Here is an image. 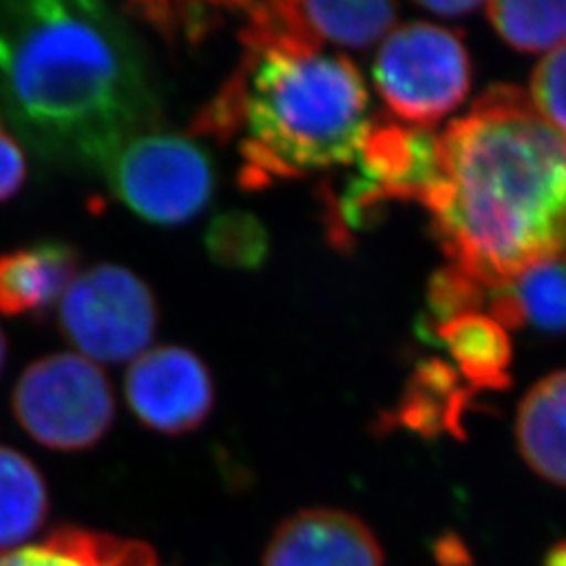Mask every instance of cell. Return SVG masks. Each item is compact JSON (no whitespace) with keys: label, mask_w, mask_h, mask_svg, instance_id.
<instances>
[{"label":"cell","mask_w":566,"mask_h":566,"mask_svg":"<svg viewBox=\"0 0 566 566\" xmlns=\"http://www.w3.org/2000/svg\"><path fill=\"white\" fill-rule=\"evenodd\" d=\"M0 112L42 160L102 168L156 128L160 99L142 42L102 2H0Z\"/></svg>","instance_id":"1"},{"label":"cell","mask_w":566,"mask_h":566,"mask_svg":"<svg viewBox=\"0 0 566 566\" xmlns=\"http://www.w3.org/2000/svg\"><path fill=\"white\" fill-rule=\"evenodd\" d=\"M422 206L449 264L497 290L566 259V139L516 86L497 84L437 143Z\"/></svg>","instance_id":"2"},{"label":"cell","mask_w":566,"mask_h":566,"mask_svg":"<svg viewBox=\"0 0 566 566\" xmlns=\"http://www.w3.org/2000/svg\"><path fill=\"white\" fill-rule=\"evenodd\" d=\"M369 124L364 78L350 61L282 51L248 53L193 122L219 139L243 130L240 179L250 189L353 163Z\"/></svg>","instance_id":"3"},{"label":"cell","mask_w":566,"mask_h":566,"mask_svg":"<svg viewBox=\"0 0 566 566\" xmlns=\"http://www.w3.org/2000/svg\"><path fill=\"white\" fill-rule=\"evenodd\" d=\"M21 428L55 451L97 446L116 418V397L99 365L76 353H55L28 365L13 388Z\"/></svg>","instance_id":"4"},{"label":"cell","mask_w":566,"mask_h":566,"mask_svg":"<svg viewBox=\"0 0 566 566\" xmlns=\"http://www.w3.org/2000/svg\"><path fill=\"white\" fill-rule=\"evenodd\" d=\"M102 172L118 202L143 221L163 227L196 219L214 189L212 164L202 147L156 128L122 143Z\"/></svg>","instance_id":"5"},{"label":"cell","mask_w":566,"mask_h":566,"mask_svg":"<svg viewBox=\"0 0 566 566\" xmlns=\"http://www.w3.org/2000/svg\"><path fill=\"white\" fill-rule=\"evenodd\" d=\"M160 319L154 292L120 264H95L78 273L57 304L67 343L95 364L142 357Z\"/></svg>","instance_id":"6"},{"label":"cell","mask_w":566,"mask_h":566,"mask_svg":"<svg viewBox=\"0 0 566 566\" xmlns=\"http://www.w3.org/2000/svg\"><path fill=\"white\" fill-rule=\"evenodd\" d=\"M374 81L399 120L428 128L464 102L472 81L460 39L432 23H409L386 39Z\"/></svg>","instance_id":"7"},{"label":"cell","mask_w":566,"mask_h":566,"mask_svg":"<svg viewBox=\"0 0 566 566\" xmlns=\"http://www.w3.org/2000/svg\"><path fill=\"white\" fill-rule=\"evenodd\" d=\"M437 143L430 128L371 122L357 154L359 175L340 198L336 227H359L386 202H422L439 170Z\"/></svg>","instance_id":"8"},{"label":"cell","mask_w":566,"mask_h":566,"mask_svg":"<svg viewBox=\"0 0 566 566\" xmlns=\"http://www.w3.org/2000/svg\"><path fill=\"white\" fill-rule=\"evenodd\" d=\"M124 397L143 426L177 437L206 422L214 405V382L189 348L158 346L128 367Z\"/></svg>","instance_id":"9"},{"label":"cell","mask_w":566,"mask_h":566,"mask_svg":"<svg viewBox=\"0 0 566 566\" xmlns=\"http://www.w3.org/2000/svg\"><path fill=\"white\" fill-rule=\"evenodd\" d=\"M263 566H385V554L355 514L308 507L273 531Z\"/></svg>","instance_id":"10"},{"label":"cell","mask_w":566,"mask_h":566,"mask_svg":"<svg viewBox=\"0 0 566 566\" xmlns=\"http://www.w3.org/2000/svg\"><path fill=\"white\" fill-rule=\"evenodd\" d=\"M81 254L65 242H39L0 254V313L46 317L78 277Z\"/></svg>","instance_id":"11"},{"label":"cell","mask_w":566,"mask_h":566,"mask_svg":"<svg viewBox=\"0 0 566 566\" xmlns=\"http://www.w3.org/2000/svg\"><path fill=\"white\" fill-rule=\"evenodd\" d=\"M516 441L533 472L566 486V369L549 374L518 407Z\"/></svg>","instance_id":"12"},{"label":"cell","mask_w":566,"mask_h":566,"mask_svg":"<svg viewBox=\"0 0 566 566\" xmlns=\"http://www.w3.org/2000/svg\"><path fill=\"white\" fill-rule=\"evenodd\" d=\"M0 566H163L137 539L65 526L41 544L0 552Z\"/></svg>","instance_id":"13"},{"label":"cell","mask_w":566,"mask_h":566,"mask_svg":"<svg viewBox=\"0 0 566 566\" xmlns=\"http://www.w3.org/2000/svg\"><path fill=\"white\" fill-rule=\"evenodd\" d=\"M439 343L453 359V369L476 390H504L512 382V344L506 327L491 315L468 313L439 325Z\"/></svg>","instance_id":"14"},{"label":"cell","mask_w":566,"mask_h":566,"mask_svg":"<svg viewBox=\"0 0 566 566\" xmlns=\"http://www.w3.org/2000/svg\"><path fill=\"white\" fill-rule=\"evenodd\" d=\"M287 15L308 51L324 42L365 49L392 28L397 9L390 2H285Z\"/></svg>","instance_id":"15"},{"label":"cell","mask_w":566,"mask_h":566,"mask_svg":"<svg viewBox=\"0 0 566 566\" xmlns=\"http://www.w3.org/2000/svg\"><path fill=\"white\" fill-rule=\"evenodd\" d=\"M489 311L504 327L533 325L546 334H566V259L535 264L493 290Z\"/></svg>","instance_id":"16"},{"label":"cell","mask_w":566,"mask_h":566,"mask_svg":"<svg viewBox=\"0 0 566 566\" xmlns=\"http://www.w3.org/2000/svg\"><path fill=\"white\" fill-rule=\"evenodd\" d=\"M474 390L460 382V374L439 359L426 361L416 369L395 422L422 437L458 434L462 437L464 411Z\"/></svg>","instance_id":"17"},{"label":"cell","mask_w":566,"mask_h":566,"mask_svg":"<svg viewBox=\"0 0 566 566\" xmlns=\"http://www.w3.org/2000/svg\"><path fill=\"white\" fill-rule=\"evenodd\" d=\"M46 512L41 470L20 451L0 446V547L11 549L34 535Z\"/></svg>","instance_id":"18"},{"label":"cell","mask_w":566,"mask_h":566,"mask_svg":"<svg viewBox=\"0 0 566 566\" xmlns=\"http://www.w3.org/2000/svg\"><path fill=\"white\" fill-rule=\"evenodd\" d=\"M489 20L500 36L525 53L566 44V2H489Z\"/></svg>","instance_id":"19"},{"label":"cell","mask_w":566,"mask_h":566,"mask_svg":"<svg viewBox=\"0 0 566 566\" xmlns=\"http://www.w3.org/2000/svg\"><path fill=\"white\" fill-rule=\"evenodd\" d=\"M203 245L224 269H256L269 254V233L248 212H223L208 224Z\"/></svg>","instance_id":"20"},{"label":"cell","mask_w":566,"mask_h":566,"mask_svg":"<svg viewBox=\"0 0 566 566\" xmlns=\"http://www.w3.org/2000/svg\"><path fill=\"white\" fill-rule=\"evenodd\" d=\"M223 9L224 4L198 2H143L126 7V11L149 21L166 39H185L191 44L202 41L219 25Z\"/></svg>","instance_id":"21"},{"label":"cell","mask_w":566,"mask_h":566,"mask_svg":"<svg viewBox=\"0 0 566 566\" xmlns=\"http://www.w3.org/2000/svg\"><path fill=\"white\" fill-rule=\"evenodd\" d=\"M485 285L449 264L437 271L428 287V306L437 327L468 313H479L486 298Z\"/></svg>","instance_id":"22"},{"label":"cell","mask_w":566,"mask_h":566,"mask_svg":"<svg viewBox=\"0 0 566 566\" xmlns=\"http://www.w3.org/2000/svg\"><path fill=\"white\" fill-rule=\"evenodd\" d=\"M531 103L566 139V44L552 51L537 65L531 78Z\"/></svg>","instance_id":"23"},{"label":"cell","mask_w":566,"mask_h":566,"mask_svg":"<svg viewBox=\"0 0 566 566\" xmlns=\"http://www.w3.org/2000/svg\"><path fill=\"white\" fill-rule=\"evenodd\" d=\"M28 175V163L20 143L0 118V202L11 200Z\"/></svg>","instance_id":"24"},{"label":"cell","mask_w":566,"mask_h":566,"mask_svg":"<svg viewBox=\"0 0 566 566\" xmlns=\"http://www.w3.org/2000/svg\"><path fill=\"white\" fill-rule=\"evenodd\" d=\"M481 7V2H468V0H434V2H422V9L437 13L441 18H462L465 13H472Z\"/></svg>","instance_id":"25"},{"label":"cell","mask_w":566,"mask_h":566,"mask_svg":"<svg viewBox=\"0 0 566 566\" xmlns=\"http://www.w3.org/2000/svg\"><path fill=\"white\" fill-rule=\"evenodd\" d=\"M544 566H566V539L547 552Z\"/></svg>","instance_id":"26"},{"label":"cell","mask_w":566,"mask_h":566,"mask_svg":"<svg viewBox=\"0 0 566 566\" xmlns=\"http://www.w3.org/2000/svg\"><path fill=\"white\" fill-rule=\"evenodd\" d=\"M4 364H7V338H4V332L0 329V374L4 369Z\"/></svg>","instance_id":"27"}]
</instances>
